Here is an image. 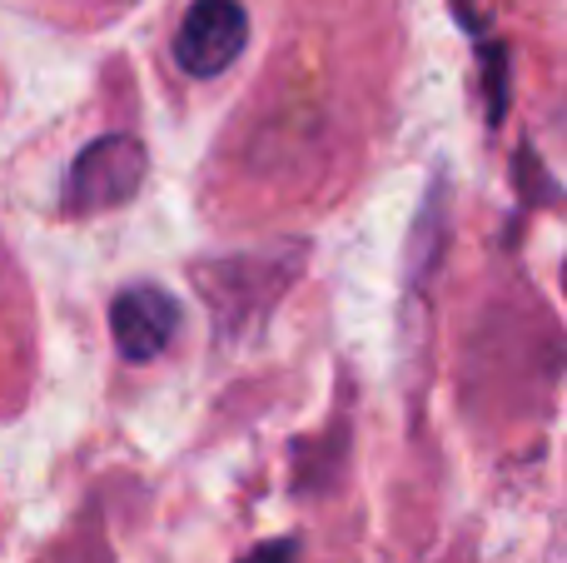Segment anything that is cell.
<instances>
[{
  "instance_id": "cell-1",
  "label": "cell",
  "mask_w": 567,
  "mask_h": 563,
  "mask_svg": "<svg viewBox=\"0 0 567 563\" xmlns=\"http://www.w3.org/2000/svg\"><path fill=\"white\" fill-rule=\"evenodd\" d=\"M145 165H150L145 145L135 135H100L65 170L60 199L75 215H100V209L130 205L140 195V185H145Z\"/></svg>"
},
{
  "instance_id": "cell-2",
  "label": "cell",
  "mask_w": 567,
  "mask_h": 563,
  "mask_svg": "<svg viewBox=\"0 0 567 563\" xmlns=\"http://www.w3.org/2000/svg\"><path fill=\"white\" fill-rule=\"evenodd\" d=\"M249 16L239 0H195L175 30V65L195 80H215L245 55Z\"/></svg>"
},
{
  "instance_id": "cell-3",
  "label": "cell",
  "mask_w": 567,
  "mask_h": 563,
  "mask_svg": "<svg viewBox=\"0 0 567 563\" xmlns=\"http://www.w3.org/2000/svg\"><path fill=\"white\" fill-rule=\"evenodd\" d=\"M175 325L179 305L155 285H135L125 295H115V305H110V335H115V349L130 365L165 355V345L175 339Z\"/></svg>"
},
{
  "instance_id": "cell-5",
  "label": "cell",
  "mask_w": 567,
  "mask_h": 563,
  "mask_svg": "<svg viewBox=\"0 0 567 563\" xmlns=\"http://www.w3.org/2000/svg\"><path fill=\"white\" fill-rule=\"evenodd\" d=\"M299 559V539H269V544L249 549L239 563H293Z\"/></svg>"
},
{
  "instance_id": "cell-4",
  "label": "cell",
  "mask_w": 567,
  "mask_h": 563,
  "mask_svg": "<svg viewBox=\"0 0 567 563\" xmlns=\"http://www.w3.org/2000/svg\"><path fill=\"white\" fill-rule=\"evenodd\" d=\"M483 90H488V125L508 115V50L498 40H483Z\"/></svg>"
}]
</instances>
